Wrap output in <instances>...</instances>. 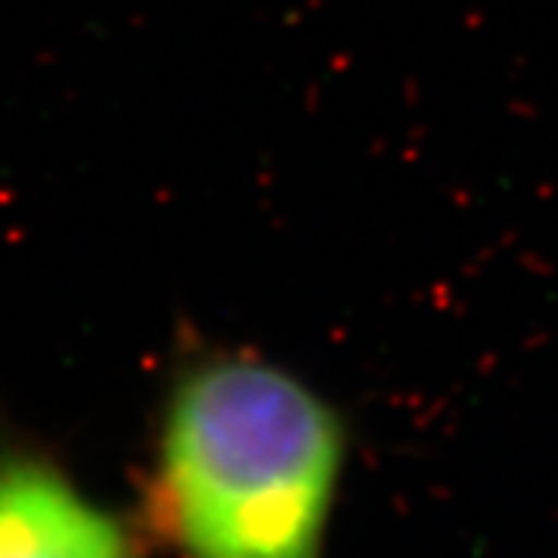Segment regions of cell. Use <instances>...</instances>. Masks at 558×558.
<instances>
[{
  "instance_id": "obj_1",
  "label": "cell",
  "mask_w": 558,
  "mask_h": 558,
  "mask_svg": "<svg viewBox=\"0 0 558 558\" xmlns=\"http://www.w3.org/2000/svg\"><path fill=\"white\" fill-rule=\"evenodd\" d=\"M348 459V422L311 381L202 354L161 400L140 519L171 558H326Z\"/></svg>"
},
{
  "instance_id": "obj_2",
  "label": "cell",
  "mask_w": 558,
  "mask_h": 558,
  "mask_svg": "<svg viewBox=\"0 0 558 558\" xmlns=\"http://www.w3.org/2000/svg\"><path fill=\"white\" fill-rule=\"evenodd\" d=\"M0 558H137V539L57 459L0 447Z\"/></svg>"
}]
</instances>
